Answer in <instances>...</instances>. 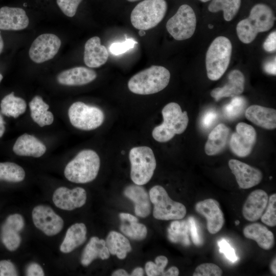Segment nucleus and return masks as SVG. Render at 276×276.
Returning <instances> with one entry per match:
<instances>
[{"mask_svg": "<svg viewBox=\"0 0 276 276\" xmlns=\"http://www.w3.org/2000/svg\"><path fill=\"white\" fill-rule=\"evenodd\" d=\"M170 79V72L166 67L152 65L133 75L128 81V87L134 94L151 95L166 88Z\"/></svg>", "mask_w": 276, "mask_h": 276, "instance_id": "obj_1", "label": "nucleus"}, {"mask_svg": "<svg viewBox=\"0 0 276 276\" xmlns=\"http://www.w3.org/2000/svg\"><path fill=\"white\" fill-rule=\"evenodd\" d=\"M100 159L98 154L91 149L80 151L66 166L64 174L70 181L86 183L94 180L98 174Z\"/></svg>", "mask_w": 276, "mask_h": 276, "instance_id": "obj_2", "label": "nucleus"}, {"mask_svg": "<svg viewBox=\"0 0 276 276\" xmlns=\"http://www.w3.org/2000/svg\"><path fill=\"white\" fill-rule=\"evenodd\" d=\"M163 123L155 127L152 135L153 138L160 143L167 142L175 134L182 133L186 129L189 122L187 112L182 111L180 105L170 102L163 108Z\"/></svg>", "mask_w": 276, "mask_h": 276, "instance_id": "obj_3", "label": "nucleus"}, {"mask_svg": "<svg viewBox=\"0 0 276 276\" xmlns=\"http://www.w3.org/2000/svg\"><path fill=\"white\" fill-rule=\"evenodd\" d=\"M232 44L224 36L216 37L208 48L205 57L208 77L216 81L219 79L226 71L231 60Z\"/></svg>", "mask_w": 276, "mask_h": 276, "instance_id": "obj_4", "label": "nucleus"}, {"mask_svg": "<svg viewBox=\"0 0 276 276\" xmlns=\"http://www.w3.org/2000/svg\"><path fill=\"white\" fill-rule=\"evenodd\" d=\"M167 10L165 0H144L140 2L130 15L132 26L140 30L156 27L164 18Z\"/></svg>", "mask_w": 276, "mask_h": 276, "instance_id": "obj_5", "label": "nucleus"}, {"mask_svg": "<svg viewBox=\"0 0 276 276\" xmlns=\"http://www.w3.org/2000/svg\"><path fill=\"white\" fill-rule=\"evenodd\" d=\"M130 177L134 183L144 185L151 179L156 166L153 150L148 146L134 147L130 149Z\"/></svg>", "mask_w": 276, "mask_h": 276, "instance_id": "obj_6", "label": "nucleus"}, {"mask_svg": "<svg viewBox=\"0 0 276 276\" xmlns=\"http://www.w3.org/2000/svg\"><path fill=\"white\" fill-rule=\"evenodd\" d=\"M149 197L154 205L153 215L155 219L175 220L181 219L186 216V206L182 203L171 199L161 186L153 187L150 190Z\"/></svg>", "mask_w": 276, "mask_h": 276, "instance_id": "obj_7", "label": "nucleus"}, {"mask_svg": "<svg viewBox=\"0 0 276 276\" xmlns=\"http://www.w3.org/2000/svg\"><path fill=\"white\" fill-rule=\"evenodd\" d=\"M72 125L82 130H91L99 127L104 120L103 111L96 106L78 101L73 103L68 110Z\"/></svg>", "mask_w": 276, "mask_h": 276, "instance_id": "obj_8", "label": "nucleus"}, {"mask_svg": "<svg viewBox=\"0 0 276 276\" xmlns=\"http://www.w3.org/2000/svg\"><path fill=\"white\" fill-rule=\"evenodd\" d=\"M196 27L195 13L193 9L186 4L180 6L166 24L168 32L177 40H183L191 37Z\"/></svg>", "mask_w": 276, "mask_h": 276, "instance_id": "obj_9", "label": "nucleus"}, {"mask_svg": "<svg viewBox=\"0 0 276 276\" xmlns=\"http://www.w3.org/2000/svg\"><path fill=\"white\" fill-rule=\"evenodd\" d=\"M60 38L53 34H43L38 36L29 49L30 59L36 63H41L53 58L61 46Z\"/></svg>", "mask_w": 276, "mask_h": 276, "instance_id": "obj_10", "label": "nucleus"}, {"mask_svg": "<svg viewBox=\"0 0 276 276\" xmlns=\"http://www.w3.org/2000/svg\"><path fill=\"white\" fill-rule=\"evenodd\" d=\"M32 217L34 225L48 236L58 234L63 228L62 218L49 206H36L32 210Z\"/></svg>", "mask_w": 276, "mask_h": 276, "instance_id": "obj_11", "label": "nucleus"}, {"mask_svg": "<svg viewBox=\"0 0 276 276\" xmlns=\"http://www.w3.org/2000/svg\"><path fill=\"white\" fill-rule=\"evenodd\" d=\"M229 141L232 151L239 157H245L251 153L257 140L254 128L245 123H239Z\"/></svg>", "mask_w": 276, "mask_h": 276, "instance_id": "obj_12", "label": "nucleus"}, {"mask_svg": "<svg viewBox=\"0 0 276 276\" xmlns=\"http://www.w3.org/2000/svg\"><path fill=\"white\" fill-rule=\"evenodd\" d=\"M24 226L23 217L17 213L9 215L3 224L1 230V239L3 244L9 251L16 250L19 247L21 241L20 233Z\"/></svg>", "mask_w": 276, "mask_h": 276, "instance_id": "obj_13", "label": "nucleus"}, {"mask_svg": "<svg viewBox=\"0 0 276 276\" xmlns=\"http://www.w3.org/2000/svg\"><path fill=\"white\" fill-rule=\"evenodd\" d=\"M196 211L206 219V226L209 232L215 234L223 227L225 219L219 203L212 198L206 199L197 202Z\"/></svg>", "mask_w": 276, "mask_h": 276, "instance_id": "obj_14", "label": "nucleus"}, {"mask_svg": "<svg viewBox=\"0 0 276 276\" xmlns=\"http://www.w3.org/2000/svg\"><path fill=\"white\" fill-rule=\"evenodd\" d=\"M86 198V192L82 188L77 187L71 190L61 187L54 191L52 200L57 208L71 211L84 205Z\"/></svg>", "mask_w": 276, "mask_h": 276, "instance_id": "obj_15", "label": "nucleus"}, {"mask_svg": "<svg viewBox=\"0 0 276 276\" xmlns=\"http://www.w3.org/2000/svg\"><path fill=\"white\" fill-rule=\"evenodd\" d=\"M228 166L241 189L251 188L258 185L262 179V173L260 170L240 160L231 159L228 162Z\"/></svg>", "mask_w": 276, "mask_h": 276, "instance_id": "obj_16", "label": "nucleus"}, {"mask_svg": "<svg viewBox=\"0 0 276 276\" xmlns=\"http://www.w3.org/2000/svg\"><path fill=\"white\" fill-rule=\"evenodd\" d=\"M268 197L267 193L261 189L251 192L242 208V212L244 218L251 222L259 219L266 209Z\"/></svg>", "mask_w": 276, "mask_h": 276, "instance_id": "obj_17", "label": "nucleus"}, {"mask_svg": "<svg viewBox=\"0 0 276 276\" xmlns=\"http://www.w3.org/2000/svg\"><path fill=\"white\" fill-rule=\"evenodd\" d=\"M29 23V18L23 9L7 6L0 9L1 30H21L26 28Z\"/></svg>", "mask_w": 276, "mask_h": 276, "instance_id": "obj_18", "label": "nucleus"}, {"mask_svg": "<svg viewBox=\"0 0 276 276\" xmlns=\"http://www.w3.org/2000/svg\"><path fill=\"white\" fill-rule=\"evenodd\" d=\"M247 19L250 26L259 33L269 30L274 25L275 17L268 5L258 4L252 7Z\"/></svg>", "mask_w": 276, "mask_h": 276, "instance_id": "obj_19", "label": "nucleus"}, {"mask_svg": "<svg viewBox=\"0 0 276 276\" xmlns=\"http://www.w3.org/2000/svg\"><path fill=\"white\" fill-rule=\"evenodd\" d=\"M97 77L96 72L84 66L73 67L60 73L58 82L66 86H81L93 81Z\"/></svg>", "mask_w": 276, "mask_h": 276, "instance_id": "obj_20", "label": "nucleus"}, {"mask_svg": "<svg viewBox=\"0 0 276 276\" xmlns=\"http://www.w3.org/2000/svg\"><path fill=\"white\" fill-rule=\"evenodd\" d=\"M244 85V75L239 70H234L228 74L227 82L222 87L213 89L211 96L216 101L223 98L238 96L243 92Z\"/></svg>", "mask_w": 276, "mask_h": 276, "instance_id": "obj_21", "label": "nucleus"}, {"mask_svg": "<svg viewBox=\"0 0 276 276\" xmlns=\"http://www.w3.org/2000/svg\"><path fill=\"white\" fill-rule=\"evenodd\" d=\"M108 52L106 47L101 44L100 38L94 36L85 43L84 52V62L91 68L98 67L105 64L108 60Z\"/></svg>", "mask_w": 276, "mask_h": 276, "instance_id": "obj_22", "label": "nucleus"}, {"mask_svg": "<svg viewBox=\"0 0 276 276\" xmlns=\"http://www.w3.org/2000/svg\"><path fill=\"white\" fill-rule=\"evenodd\" d=\"M47 150L45 146L34 135L25 133L19 136L13 147V152L19 156L39 157Z\"/></svg>", "mask_w": 276, "mask_h": 276, "instance_id": "obj_23", "label": "nucleus"}, {"mask_svg": "<svg viewBox=\"0 0 276 276\" xmlns=\"http://www.w3.org/2000/svg\"><path fill=\"white\" fill-rule=\"evenodd\" d=\"M124 194L134 203L136 216L144 218L149 215L151 209L150 199L144 187L135 183L130 185L126 187Z\"/></svg>", "mask_w": 276, "mask_h": 276, "instance_id": "obj_24", "label": "nucleus"}, {"mask_svg": "<svg viewBox=\"0 0 276 276\" xmlns=\"http://www.w3.org/2000/svg\"><path fill=\"white\" fill-rule=\"evenodd\" d=\"M246 119L264 129L271 130L276 127V110L258 105L248 107L245 111Z\"/></svg>", "mask_w": 276, "mask_h": 276, "instance_id": "obj_25", "label": "nucleus"}, {"mask_svg": "<svg viewBox=\"0 0 276 276\" xmlns=\"http://www.w3.org/2000/svg\"><path fill=\"white\" fill-rule=\"evenodd\" d=\"M229 131L228 127L223 123L213 128L204 146L205 152L208 155L218 154L224 150L228 141Z\"/></svg>", "mask_w": 276, "mask_h": 276, "instance_id": "obj_26", "label": "nucleus"}, {"mask_svg": "<svg viewBox=\"0 0 276 276\" xmlns=\"http://www.w3.org/2000/svg\"><path fill=\"white\" fill-rule=\"evenodd\" d=\"M245 238L255 241L263 249L269 250L274 244L273 233L265 225L254 223L246 225L243 231Z\"/></svg>", "mask_w": 276, "mask_h": 276, "instance_id": "obj_27", "label": "nucleus"}, {"mask_svg": "<svg viewBox=\"0 0 276 276\" xmlns=\"http://www.w3.org/2000/svg\"><path fill=\"white\" fill-rule=\"evenodd\" d=\"M109 256L110 252L105 241L97 237H92L82 252L81 263L83 266H87L97 258L106 260Z\"/></svg>", "mask_w": 276, "mask_h": 276, "instance_id": "obj_28", "label": "nucleus"}, {"mask_svg": "<svg viewBox=\"0 0 276 276\" xmlns=\"http://www.w3.org/2000/svg\"><path fill=\"white\" fill-rule=\"evenodd\" d=\"M86 233V227L84 223H77L72 225L66 231L60 250L64 254L73 251L85 241Z\"/></svg>", "mask_w": 276, "mask_h": 276, "instance_id": "obj_29", "label": "nucleus"}, {"mask_svg": "<svg viewBox=\"0 0 276 276\" xmlns=\"http://www.w3.org/2000/svg\"><path fill=\"white\" fill-rule=\"evenodd\" d=\"M121 220V231L130 239L142 240L147 234L146 227L139 222L137 218L129 213H121L119 214Z\"/></svg>", "mask_w": 276, "mask_h": 276, "instance_id": "obj_30", "label": "nucleus"}, {"mask_svg": "<svg viewBox=\"0 0 276 276\" xmlns=\"http://www.w3.org/2000/svg\"><path fill=\"white\" fill-rule=\"evenodd\" d=\"M31 117L39 126L52 124L54 121L53 113L48 111L49 105L39 96H35L29 102Z\"/></svg>", "mask_w": 276, "mask_h": 276, "instance_id": "obj_31", "label": "nucleus"}, {"mask_svg": "<svg viewBox=\"0 0 276 276\" xmlns=\"http://www.w3.org/2000/svg\"><path fill=\"white\" fill-rule=\"evenodd\" d=\"M105 242L110 254L116 255L120 259L125 258L132 249L127 238L116 231L109 232Z\"/></svg>", "mask_w": 276, "mask_h": 276, "instance_id": "obj_32", "label": "nucleus"}, {"mask_svg": "<svg viewBox=\"0 0 276 276\" xmlns=\"http://www.w3.org/2000/svg\"><path fill=\"white\" fill-rule=\"evenodd\" d=\"M0 106L3 114L14 118L23 114L27 107L26 101L20 97L15 96L13 92L4 97Z\"/></svg>", "mask_w": 276, "mask_h": 276, "instance_id": "obj_33", "label": "nucleus"}, {"mask_svg": "<svg viewBox=\"0 0 276 276\" xmlns=\"http://www.w3.org/2000/svg\"><path fill=\"white\" fill-rule=\"evenodd\" d=\"M241 0H212L208 6L209 11L213 13L223 12L224 19L229 21L237 14Z\"/></svg>", "mask_w": 276, "mask_h": 276, "instance_id": "obj_34", "label": "nucleus"}, {"mask_svg": "<svg viewBox=\"0 0 276 276\" xmlns=\"http://www.w3.org/2000/svg\"><path fill=\"white\" fill-rule=\"evenodd\" d=\"M188 222L185 220L172 221L168 228V237L173 243H180L185 246H189L190 242L189 238Z\"/></svg>", "mask_w": 276, "mask_h": 276, "instance_id": "obj_35", "label": "nucleus"}, {"mask_svg": "<svg viewBox=\"0 0 276 276\" xmlns=\"http://www.w3.org/2000/svg\"><path fill=\"white\" fill-rule=\"evenodd\" d=\"M24 169L12 162L0 163V180L11 182H18L25 179Z\"/></svg>", "mask_w": 276, "mask_h": 276, "instance_id": "obj_36", "label": "nucleus"}, {"mask_svg": "<svg viewBox=\"0 0 276 276\" xmlns=\"http://www.w3.org/2000/svg\"><path fill=\"white\" fill-rule=\"evenodd\" d=\"M233 98L231 101L223 108L225 117L230 120L239 117L243 111L246 103L245 98L243 97L238 96Z\"/></svg>", "mask_w": 276, "mask_h": 276, "instance_id": "obj_37", "label": "nucleus"}, {"mask_svg": "<svg viewBox=\"0 0 276 276\" xmlns=\"http://www.w3.org/2000/svg\"><path fill=\"white\" fill-rule=\"evenodd\" d=\"M236 31L240 40L246 44L254 41L258 34L250 26L247 18L242 19L238 23Z\"/></svg>", "mask_w": 276, "mask_h": 276, "instance_id": "obj_38", "label": "nucleus"}, {"mask_svg": "<svg viewBox=\"0 0 276 276\" xmlns=\"http://www.w3.org/2000/svg\"><path fill=\"white\" fill-rule=\"evenodd\" d=\"M155 263L149 261L145 265V270L148 276L164 275L165 268L168 264V260L164 256H159L155 260Z\"/></svg>", "mask_w": 276, "mask_h": 276, "instance_id": "obj_39", "label": "nucleus"}, {"mask_svg": "<svg viewBox=\"0 0 276 276\" xmlns=\"http://www.w3.org/2000/svg\"><path fill=\"white\" fill-rule=\"evenodd\" d=\"M261 220L265 224L273 227L276 225V194L268 197L265 212L261 216Z\"/></svg>", "mask_w": 276, "mask_h": 276, "instance_id": "obj_40", "label": "nucleus"}, {"mask_svg": "<svg viewBox=\"0 0 276 276\" xmlns=\"http://www.w3.org/2000/svg\"><path fill=\"white\" fill-rule=\"evenodd\" d=\"M222 274L221 269L216 264L205 263L198 265L193 272V276H220Z\"/></svg>", "mask_w": 276, "mask_h": 276, "instance_id": "obj_41", "label": "nucleus"}, {"mask_svg": "<svg viewBox=\"0 0 276 276\" xmlns=\"http://www.w3.org/2000/svg\"><path fill=\"white\" fill-rule=\"evenodd\" d=\"M82 0H56L62 12L68 17H73Z\"/></svg>", "mask_w": 276, "mask_h": 276, "instance_id": "obj_42", "label": "nucleus"}, {"mask_svg": "<svg viewBox=\"0 0 276 276\" xmlns=\"http://www.w3.org/2000/svg\"><path fill=\"white\" fill-rule=\"evenodd\" d=\"M137 42L132 38H127L123 42L112 43L109 47L110 52L114 55L122 54L133 48Z\"/></svg>", "mask_w": 276, "mask_h": 276, "instance_id": "obj_43", "label": "nucleus"}, {"mask_svg": "<svg viewBox=\"0 0 276 276\" xmlns=\"http://www.w3.org/2000/svg\"><path fill=\"white\" fill-rule=\"evenodd\" d=\"M219 251L222 253L225 258L232 263L238 260L234 249L225 239H222L218 241Z\"/></svg>", "mask_w": 276, "mask_h": 276, "instance_id": "obj_44", "label": "nucleus"}, {"mask_svg": "<svg viewBox=\"0 0 276 276\" xmlns=\"http://www.w3.org/2000/svg\"><path fill=\"white\" fill-rule=\"evenodd\" d=\"M187 222L193 243L196 246L201 245L203 243V240L199 235L198 226L195 218L193 216H190Z\"/></svg>", "mask_w": 276, "mask_h": 276, "instance_id": "obj_45", "label": "nucleus"}, {"mask_svg": "<svg viewBox=\"0 0 276 276\" xmlns=\"http://www.w3.org/2000/svg\"><path fill=\"white\" fill-rule=\"evenodd\" d=\"M18 273L14 264L10 260L0 261V276H16Z\"/></svg>", "mask_w": 276, "mask_h": 276, "instance_id": "obj_46", "label": "nucleus"}, {"mask_svg": "<svg viewBox=\"0 0 276 276\" xmlns=\"http://www.w3.org/2000/svg\"><path fill=\"white\" fill-rule=\"evenodd\" d=\"M218 114L214 110L207 111L203 116L201 123L203 128L208 129L210 128L217 121Z\"/></svg>", "mask_w": 276, "mask_h": 276, "instance_id": "obj_47", "label": "nucleus"}, {"mask_svg": "<svg viewBox=\"0 0 276 276\" xmlns=\"http://www.w3.org/2000/svg\"><path fill=\"white\" fill-rule=\"evenodd\" d=\"M25 273L27 276L44 275L43 270L41 266L35 262H31L26 266Z\"/></svg>", "mask_w": 276, "mask_h": 276, "instance_id": "obj_48", "label": "nucleus"}, {"mask_svg": "<svg viewBox=\"0 0 276 276\" xmlns=\"http://www.w3.org/2000/svg\"><path fill=\"white\" fill-rule=\"evenodd\" d=\"M264 49L268 52H273L276 50V32H271L265 40L263 45Z\"/></svg>", "mask_w": 276, "mask_h": 276, "instance_id": "obj_49", "label": "nucleus"}, {"mask_svg": "<svg viewBox=\"0 0 276 276\" xmlns=\"http://www.w3.org/2000/svg\"><path fill=\"white\" fill-rule=\"evenodd\" d=\"M275 57L273 60L266 62L264 66L265 71L268 74L275 75L276 74Z\"/></svg>", "mask_w": 276, "mask_h": 276, "instance_id": "obj_50", "label": "nucleus"}, {"mask_svg": "<svg viewBox=\"0 0 276 276\" xmlns=\"http://www.w3.org/2000/svg\"><path fill=\"white\" fill-rule=\"evenodd\" d=\"M179 269L175 266L169 268L167 271H165L163 276H177L179 275Z\"/></svg>", "mask_w": 276, "mask_h": 276, "instance_id": "obj_51", "label": "nucleus"}, {"mask_svg": "<svg viewBox=\"0 0 276 276\" xmlns=\"http://www.w3.org/2000/svg\"><path fill=\"white\" fill-rule=\"evenodd\" d=\"M112 276H128L129 275V274L128 273V272L124 269H120L116 270L114 271L112 274Z\"/></svg>", "mask_w": 276, "mask_h": 276, "instance_id": "obj_52", "label": "nucleus"}, {"mask_svg": "<svg viewBox=\"0 0 276 276\" xmlns=\"http://www.w3.org/2000/svg\"><path fill=\"white\" fill-rule=\"evenodd\" d=\"M132 276H142L144 275L143 269L141 267L135 268L131 272Z\"/></svg>", "mask_w": 276, "mask_h": 276, "instance_id": "obj_53", "label": "nucleus"}, {"mask_svg": "<svg viewBox=\"0 0 276 276\" xmlns=\"http://www.w3.org/2000/svg\"><path fill=\"white\" fill-rule=\"evenodd\" d=\"M5 122L3 119V117L0 113V137H1L5 131Z\"/></svg>", "mask_w": 276, "mask_h": 276, "instance_id": "obj_54", "label": "nucleus"}, {"mask_svg": "<svg viewBox=\"0 0 276 276\" xmlns=\"http://www.w3.org/2000/svg\"><path fill=\"white\" fill-rule=\"evenodd\" d=\"M270 269L272 273L276 274V258H274L270 264Z\"/></svg>", "mask_w": 276, "mask_h": 276, "instance_id": "obj_55", "label": "nucleus"}, {"mask_svg": "<svg viewBox=\"0 0 276 276\" xmlns=\"http://www.w3.org/2000/svg\"><path fill=\"white\" fill-rule=\"evenodd\" d=\"M4 48V41L1 35L0 31V54L2 52Z\"/></svg>", "mask_w": 276, "mask_h": 276, "instance_id": "obj_56", "label": "nucleus"}, {"mask_svg": "<svg viewBox=\"0 0 276 276\" xmlns=\"http://www.w3.org/2000/svg\"><path fill=\"white\" fill-rule=\"evenodd\" d=\"M139 34L140 36H142L145 35L146 32L145 30H140V31L139 32Z\"/></svg>", "mask_w": 276, "mask_h": 276, "instance_id": "obj_57", "label": "nucleus"}, {"mask_svg": "<svg viewBox=\"0 0 276 276\" xmlns=\"http://www.w3.org/2000/svg\"><path fill=\"white\" fill-rule=\"evenodd\" d=\"M3 78V75L1 74H0V82L2 80Z\"/></svg>", "mask_w": 276, "mask_h": 276, "instance_id": "obj_58", "label": "nucleus"}, {"mask_svg": "<svg viewBox=\"0 0 276 276\" xmlns=\"http://www.w3.org/2000/svg\"><path fill=\"white\" fill-rule=\"evenodd\" d=\"M208 27H209L210 29H212V28H213V26L212 25H209Z\"/></svg>", "mask_w": 276, "mask_h": 276, "instance_id": "obj_59", "label": "nucleus"}, {"mask_svg": "<svg viewBox=\"0 0 276 276\" xmlns=\"http://www.w3.org/2000/svg\"><path fill=\"white\" fill-rule=\"evenodd\" d=\"M129 2H135V1H140V0H127Z\"/></svg>", "mask_w": 276, "mask_h": 276, "instance_id": "obj_60", "label": "nucleus"}, {"mask_svg": "<svg viewBox=\"0 0 276 276\" xmlns=\"http://www.w3.org/2000/svg\"><path fill=\"white\" fill-rule=\"evenodd\" d=\"M236 225H238L239 224V221L236 220L235 222Z\"/></svg>", "mask_w": 276, "mask_h": 276, "instance_id": "obj_61", "label": "nucleus"}, {"mask_svg": "<svg viewBox=\"0 0 276 276\" xmlns=\"http://www.w3.org/2000/svg\"><path fill=\"white\" fill-rule=\"evenodd\" d=\"M202 2H207L208 1H210V0H200Z\"/></svg>", "mask_w": 276, "mask_h": 276, "instance_id": "obj_62", "label": "nucleus"}]
</instances>
